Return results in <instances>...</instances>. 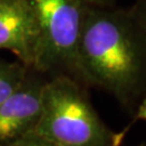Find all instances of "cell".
I'll return each mask as SVG.
<instances>
[{
    "instance_id": "cell-1",
    "label": "cell",
    "mask_w": 146,
    "mask_h": 146,
    "mask_svg": "<svg viewBox=\"0 0 146 146\" xmlns=\"http://www.w3.org/2000/svg\"><path fill=\"white\" fill-rule=\"evenodd\" d=\"M77 78L131 106L146 93V28L133 10L86 8Z\"/></svg>"
},
{
    "instance_id": "cell-2",
    "label": "cell",
    "mask_w": 146,
    "mask_h": 146,
    "mask_svg": "<svg viewBox=\"0 0 146 146\" xmlns=\"http://www.w3.org/2000/svg\"><path fill=\"white\" fill-rule=\"evenodd\" d=\"M34 132L58 146H121L94 110L80 81L65 74L46 80Z\"/></svg>"
},
{
    "instance_id": "cell-3",
    "label": "cell",
    "mask_w": 146,
    "mask_h": 146,
    "mask_svg": "<svg viewBox=\"0 0 146 146\" xmlns=\"http://www.w3.org/2000/svg\"><path fill=\"white\" fill-rule=\"evenodd\" d=\"M35 22L40 74L77 78L78 47L87 5L80 0H24Z\"/></svg>"
},
{
    "instance_id": "cell-4",
    "label": "cell",
    "mask_w": 146,
    "mask_h": 146,
    "mask_svg": "<svg viewBox=\"0 0 146 146\" xmlns=\"http://www.w3.org/2000/svg\"><path fill=\"white\" fill-rule=\"evenodd\" d=\"M47 78L29 69L23 84L0 105V146H9L34 132L41 113Z\"/></svg>"
},
{
    "instance_id": "cell-5",
    "label": "cell",
    "mask_w": 146,
    "mask_h": 146,
    "mask_svg": "<svg viewBox=\"0 0 146 146\" xmlns=\"http://www.w3.org/2000/svg\"><path fill=\"white\" fill-rule=\"evenodd\" d=\"M0 50L10 51L25 66L35 68L38 36L24 0H0Z\"/></svg>"
},
{
    "instance_id": "cell-6",
    "label": "cell",
    "mask_w": 146,
    "mask_h": 146,
    "mask_svg": "<svg viewBox=\"0 0 146 146\" xmlns=\"http://www.w3.org/2000/svg\"><path fill=\"white\" fill-rule=\"evenodd\" d=\"M29 69L20 61L0 58V105L23 84Z\"/></svg>"
},
{
    "instance_id": "cell-7",
    "label": "cell",
    "mask_w": 146,
    "mask_h": 146,
    "mask_svg": "<svg viewBox=\"0 0 146 146\" xmlns=\"http://www.w3.org/2000/svg\"><path fill=\"white\" fill-rule=\"evenodd\" d=\"M137 120L146 121V95H144V96L142 98L140 104L137 105V108H136V110H135V114H134V116L132 117V120H131L130 123L127 125L122 131H120V132H118V133H116L117 141H118V143H119L120 145L122 144L123 139H125L127 132H128L129 129H130V127L133 125L135 121H137Z\"/></svg>"
},
{
    "instance_id": "cell-8",
    "label": "cell",
    "mask_w": 146,
    "mask_h": 146,
    "mask_svg": "<svg viewBox=\"0 0 146 146\" xmlns=\"http://www.w3.org/2000/svg\"><path fill=\"white\" fill-rule=\"evenodd\" d=\"M9 146H58L53 144L52 142L48 141L47 139L42 137L41 135L31 132L27 135L23 136L22 139L15 141Z\"/></svg>"
},
{
    "instance_id": "cell-9",
    "label": "cell",
    "mask_w": 146,
    "mask_h": 146,
    "mask_svg": "<svg viewBox=\"0 0 146 146\" xmlns=\"http://www.w3.org/2000/svg\"><path fill=\"white\" fill-rule=\"evenodd\" d=\"M132 10L142 25L146 28V0H137L135 7Z\"/></svg>"
},
{
    "instance_id": "cell-10",
    "label": "cell",
    "mask_w": 146,
    "mask_h": 146,
    "mask_svg": "<svg viewBox=\"0 0 146 146\" xmlns=\"http://www.w3.org/2000/svg\"><path fill=\"white\" fill-rule=\"evenodd\" d=\"M88 7H111L115 0H80Z\"/></svg>"
},
{
    "instance_id": "cell-11",
    "label": "cell",
    "mask_w": 146,
    "mask_h": 146,
    "mask_svg": "<svg viewBox=\"0 0 146 146\" xmlns=\"http://www.w3.org/2000/svg\"><path fill=\"white\" fill-rule=\"evenodd\" d=\"M140 146H146V143H143V144H141Z\"/></svg>"
}]
</instances>
